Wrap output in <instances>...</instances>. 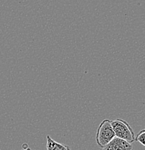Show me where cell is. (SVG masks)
<instances>
[{
	"label": "cell",
	"instance_id": "1",
	"mask_svg": "<svg viewBox=\"0 0 145 150\" xmlns=\"http://www.w3.org/2000/svg\"><path fill=\"white\" fill-rule=\"evenodd\" d=\"M110 121L116 137L131 144L135 142V133L127 121L120 118Z\"/></svg>",
	"mask_w": 145,
	"mask_h": 150
},
{
	"label": "cell",
	"instance_id": "2",
	"mask_svg": "<svg viewBox=\"0 0 145 150\" xmlns=\"http://www.w3.org/2000/svg\"><path fill=\"white\" fill-rule=\"evenodd\" d=\"M116 137L111 125V121L109 119L103 120L100 123L96 132V142L98 146L104 148Z\"/></svg>",
	"mask_w": 145,
	"mask_h": 150
},
{
	"label": "cell",
	"instance_id": "3",
	"mask_svg": "<svg viewBox=\"0 0 145 150\" xmlns=\"http://www.w3.org/2000/svg\"><path fill=\"white\" fill-rule=\"evenodd\" d=\"M103 150H134L132 144L115 137L113 140L103 148Z\"/></svg>",
	"mask_w": 145,
	"mask_h": 150
},
{
	"label": "cell",
	"instance_id": "4",
	"mask_svg": "<svg viewBox=\"0 0 145 150\" xmlns=\"http://www.w3.org/2000/svg\"><path fill=\"white\" fill-rule=\"evenodd\" d=\"M46 139H47V143H46L47 150H71L67 145L56 142L49 135L46 136Z\"/></svg>",
	"mask_w": 145,
	"mask_h": 150
},
{
	"label": "cell",
	"instance_id": "5",
	"mask_svg": "<svg viewBox=\"0 0 145 150\" xmlns=\"http://www.w3.org/2000/svg\"><path fill=\"white\" fill-rule=\"evenodd\" d=\"M145 140V130H141L139 131L138 134L137 135V137H135V142H138L141 144L142 146H144Z\"/></svg>",
	"mask_w": 145,
	"mask_h": 150
},
{
	"label": "cell",
	"instance_id": "6",
	"mask_svg": "<svg viewBox=\"0 0 145 150\" xmlns=\"http://www.w3.org/2000/svg\"><path fill=\"white\" fill-rule=\"evenodd\" d=\"M28 147V146L27 144H23V149H27Z\"/></svg>",
	"mask_w": 145,
	"mask_h": 150
},
{
	"label": "cell",
	"instance_id": "7",
	"mask_svg": "<svg viewBox=\"0 0 145 150\" xmlns=\"http://www.w3.org/2000/svg\"><path fill=\"white\" fill-rule=\"evenodd\" d=\"M22 150H32V149H30V148L28 147V148H27V149H22Z\"/></svg>",
	"mask_w": 145,
	"mask_h": 150
}]
</instances>
